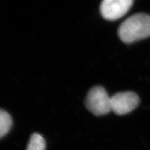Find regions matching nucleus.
Returning a JSON list of instances; mask_svg holds the SVG:
<instances>
[{"mask_svg":"<svg viewBox=\"0 0 150 150\" xmlns=\"http://www.w3.org/2000/svg\"><path fill=\"white\" fill-rule=\"evenodd\" d=\"M118 35L125 43H132L150 36V15L146 13L133 15L121 23Z\"/></svg>","mask_w":150,"mask_h":150,"instance_id":"1","label":"nucleus"},{"mask_svg":"<svg viewBox=\"0 0 150 150\" xmlns=\"http://www.w3.org/2000/svg\"><path fill=\"white\" fill-rule=\"evenodd\" d=\"M139 103V98L134 92L118 93L111 97V111L118 115L128 114L138 106Z\"/></svg>","mask_w":150,"mask_h":150,"instance_id":"3","label":"nucleus"},{"mask_svg":"<svg viewBox=\"0 0 150 150\" xmlns=\"http://www.w3.org/2000/svg\"><path fill=\"white\" fill-rule=\"evenodd\" d=\"M133 3V0H104L100 5L101 15L107 20H116L127 13Z\"/></svg>","mask_w":150,"mask_h":150,"instance_id":"4","label":"nucleus"},{"mask_svg":"<svg viewBox=\"0 0 150 150\" xmlns=\"http://www.w3.org/2000/svg\"><path fill=\"white\" fill-rule=\"evenodd\" d=\"M85 105L88 110L95 115H104L111 111V97L104 88L95 86L88 93Z\"/></svg>","mask_w":150,"mask_h":150,"instance_id":"2","label":"nucleus"},{"mask_svg":"<svg viewBox=\"0 0 150 150\" xmlns=\"http://www.w3.org/2000/svg\"><path fill=\"white\" fill-rule=\"evenodd\" d=\"M46 143L44 138L38 133H33L28 143L26 150H45Z\"/></svg>","mask_w":150,"mask_h":150,"instance_id":"6","label":"nucleus"},{"mask_svg":"<svg viewBox=\"0 0 150 150\" xmlns=\"http://www.w3.org/2000/svg\"><path fill=\"white\" fill-rule=\"evenodd\" d=\"M12 118L6 111L0 109V139L4 137L11 129Z\"/></svg>","mask_w":150,"mask_h":150,"instance_id":"5","label":"nucleus"}]
</instances>
